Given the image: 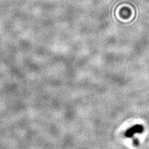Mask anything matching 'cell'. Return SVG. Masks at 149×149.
<instances>
[{"instance_id": "1", "label": "cell", "mask_w": 149, "mask_h": 149, "mask_svg": "<svg viewBox=\"0 0 149 149\" xmlns=\"http://www.w3.org/2000/svg\"><path fill=\"white\" fill-rule=\"evenodd\" d=\"M142 130H143V128L142 127L141 125H137L136 126L133 127L132 129H130L129 130H128L127 132L125 134H126V136L127 137H131L136 132H141Z\"/></svg>"}]
</instances>
